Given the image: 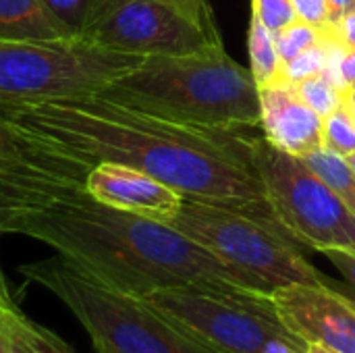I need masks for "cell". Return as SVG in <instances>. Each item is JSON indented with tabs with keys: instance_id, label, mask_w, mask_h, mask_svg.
Wrapping results in <instances>:
<instances>
[{
	"instance_id": "obj_1",
	"label": "cell",
	"mask_w": 355,
	"mask_h": 353,
	"mask_svg": "<svg viewBox=\"0 0 355 353\" xmlns=\"http://www.w3.org/2000/svg\"><path fill=\"white\" fill-rule=\"evenodd\" d=\"M89 169L77 158L23 141V154L0 164V235L37 239L137 298L179 287L243 298L270 293L168 223L92 198L85 189Z\"/></svg>"
},
{
	"instance_id": "obj_2",
	"label": "cell",
	"mask_w": 355,
	"mask_h": 353,
	"mask_svg": "<svg viewBox=\"0 0 355 353\" xmlns=\"http://www.w3.org/2000/svg\"><path fill=\"white\" fill-rule=\"evenodd\" d=\"M0 117L23 141L92 166L116 162L139 169L185 198L206 200L281 229L254 162L252 137L239 129L162 119L98 92L0 104Z\"/></svg>"
},
{
	"instance_id": "obj_3",
	"label": "cell",
	"mask_w": 355,
	"mask_h": 353,
	"mask_svg": "<svg viewBox=\"0 0 355 353\" xmlns=\"http://www.w3.org/2000/svg\"><path fill=\"white\" fill-rule=\"evenodd\" d=\"M144 112L204 127H260V89L225 44L191 54L146 56L98 92Z\"/></svg>"
},
{
	"instance_id": "obj_4",
	"label": "cell",
	"mask_w": 355,
	"mask_h": 353,
	"mask_svg": "<svg viewBox=\"0 0 355 353\" xmlns=\"http://www.w3.org/2000/svg\"><path fill=\"white\" fill-rule=\"evenodd\" d=\"M19 273L71 310L89 335L96 353H212L144 298L110 287L60 254L23 264Z\"/></svg>"
},
{
	"instance_id": "obj_5",
	"label": "cell",
	"mask_w": 355,
	"mask_h": 353,
	"mask_svg": "<svg viewBox=\"0 0 355 353\" xmlns=\"http://www.w3.org/2000/svg\"><path fill=\"white\" fill-rule=\"evenodd\" d=\"M168 225L270 291L293 283H329L287 233L250 214L183 196Z\"/></svg>"
},
{
	"instance_id": "obj_6",
	"label": "cell",
	"mask_w": 355,
	"mask_h": 353,
	"mask_svg": "<svg viewBox=\"0 0 355 353\" xmlns=\"http://www.w3.org/2000/svg\"><path fill=\"white\" fill-rule=\"evenodd\" d=\"M144 58L83 37L54 42L0 37V104L96 94L137 69Z\"/></svg>"
},
{
	"instance_id": "obj_7",
	"label": "cell",
	"mask_w": 355,
	"mask_h": 353,
	"mask_svg": "<svg viewBox=\"0 0 355 353\" xmlns=\"http://www.w3.org/2000/svg\"><path fill=\"white\" fill-rule=\"evenodd\" d=\"M252 150L272 216L295 243L320 254L355 252V214L306 158L285 152L264 135L252 137Z\"/></svg>"
},
{
	"instance_id": "obj_8",
	"label": "cell",
	"mask_w": 355,
	"mask_h": 353,
	"mask_svg": "<svg viewBox=\"0 0 355 353\" xmlns=\"http://www.w3.org/2000/svg\"><path fill=\"white\" fill-rule=\"evenodd\" d=\"M144 300L212 353L306 352V345L277 318L268 293L243 298L179 287L154 291Z\"/></svg>"
},
{
	"instance_id": "obj_9",
	"label": "cell",
	"mask_w": 355,
	"mask_h": 353,
	"mask_svg": "<svg viewBox=\"0 0 355 353\" xmlns=\"http://www.w3.org/2000/svg\"><path fill=\"white\" fill-rule=\"evenodd\" d=\"M81 37L137 56L191 54L223 44L216 21H200L173 0H112Z\"/></svg>"
},
{
	"instance_id": "obj_10",
	"label": "cell",
	"mask_w": 355,
	"mask_h": 353,
	"mask_svg": "<svg viewBox=\"0 0 355 353\" xmlns=\"http://www.w3.org/2000/svg\"><path fill=\"white\" fill-rule=\"evenodd\" d=\"M281 325L304 345L355 353V300L324 285H285L268 293Z\"/></svg>"
},
{
	"instance_id": "obj_11",
	"label": "cell",
	"mask_w": 355,
	"mask_h": 353,
	"mask_svg": "<svg viewBox=\"0 0 355 353\" xmlns=\"http://www.w3.org/2000/svg\"><path fill=\"white\" fill-rule=\"evenodd\" d=\"M85 189L98 202L116 210L168 223L183 196L156 177L116 162H98L85 175Z\"/></svg>"
},
{
	"instance_id": "obj_12",
	"label": "cell",
	"mask_w": 355,
	"mask_h": 353,
	"mask_svg": "<svg viewBox=\"0 0 355 353\" xmlns=\"http://www.w3.org/2000/svg\"><path fill=\"white\" fill-rule=\"evenodd\" d=\"M260 127L266 139L295 156L306 158L322 148V117L287 79L260 87Z\"/></svg>"
},
{
	"instance_id": "obj_13",
	"label": "cell",
	"mask_w": 355,
	"mask_h": 353,
	"mask_svg": "<svg viewBox=\"0 0 355 353\" xmlns=\"http://www.w3.org/2000/svg\"><path fill=\"white\" fill-rule=\"evenodd\" d=\"M0 37L54 42L73 35L42 0H0Z\"/></svg>"
},
{
	"instance_id": "obj_14",
	"label": "cell",
	"mask_w": 355,
	"mask_h": 353,
	"mask_svg": "<svg viewBox=\"0 0 355 353\" xmlns=\"http://www.w3.org/2000/svg\"><path fill=\"white\" fill-rule=\"evenodd\" d=\"M2 353H77L54 331L27 318L19 308L0 316Z\"/></svg>"
},
{
	"instance_id": "obj_15",
	"label": "cell",
	"mask_w": 355,
	"mask_h": 353,
	"mask_svg": "<svg viewBox=\"0 0 355 353\" xmlns=\"http://www.w3.org/2000/svg\"><path fill=\"white\" fill-rule=\"evenodd\" d=\"M248 48H250V73L258 89L283 79V60L275 46V33L254 12L248 29Z\"/></svg>"
},
{
	"instance_id": "obj_16",
	"label": "cell",
	"mask_w": 355,
	"mask_h": 353,
	"mask_svg": "<svg viewBox=\"0 0 355 353\" xmlns=\"http://www.w3.org/2000/svg\"><path fill=\"white\" fill-rule=\"evenodd\" d=\"M306 162L355 214V175L347 158L327 148H320L314 154L306 156Z\"/></svg>"
},
{
	"instance_id": "obj_17",
	"label": "cell",
	"mask_w": 355,
	"mask_h": 353,
	"mask_svg": "<svg viewBox=\"0 0 355 353\" xmlns=\"http://www.w3.org/2000/svg\"><path fill=\"white\" fill-rule=\"evenodd\" d=\"M42 2L73 35L81 37L112 0H42Z\"/></svg>"
},
{
	"instance_id": "obj_18",
	"label": "cell",
	"mask_w": 355,
	"mask_h": 353,
	"mask_svg": "<svg viewBox=\"0 0 355 353\" xmlns=\"http://www.w3.org/2000/svg\"><path fill=\"white\" fill-rule=\"evenodd\" d=\"M300 98L314 110L318 112L322 119L327 114H331L333 110L341 108L345 102V94L347 89L337 87L335 83H331L324 75H316V77H308L304 81L293 83Z\"/></svg>"
},
{
	"instance_id": "obj_19",
	"label": "cell",
	"mask_w": 355,
	"mask_h": 353,
	"mask_svg": "<svg viewBox=\"0 0 355 353\" xmlns=\"http://www.w3.org/2000/svg\"><path fill=\"white\" fill-rule=\"evenodd\" d=\"M322 148L341 156L355 152V121L345 104L322 119Z\"/></svg>"
},
{
	"instance_id": "obj_20",
	"label": "cell",
	"mask_w": 355,
	"mask_h": 353,
	"mask_svg": "<svg viewBox=\"0 0 355 353\" xmlns=\"http://www.w3.org/2000/svg\"><path fill=\"white\" fill-rule=\"evenodd\" d=\"M322 35H324V29H318L302 19H295L293 23L285 25L283 29H279L275 33V46H277L281 60L287 62L293 56H297L300 52L318 44L322 40Z\"/></svg>"
},
{
	"instance_id": "obj_21",
	"label": "cell",
	"mask_w": 355,
	"mask_h": 353,
	"mask_svg": "<svg viewBox=\"0 0 355 353\" xmlns=\"http://www.w3.org/2000/svg\"><path fill=\"white\" fill-rule=\"evenodd\" d=\"M324 37H327V29H324V35H322V40L318 44H314L312 48L300 52L291 60L283 62V79H287L289 83H297V81H304L308 77L322 75L324 67H327V44H324Z\"/></svg>"
},
{
	"instance_id": "obj_22",
	"label": "cell",
	"mask_w": 355,
	"mask_h": 353,
	"mask_svg": "<svg viewBox=\"0 0 355 353\" xmlns=\"http://www.w3.org/2000/svg\"><path fill=\"white\" fill-rule=\"evenodd\" d=\"M252 12L272 31L277 33L285 25L297 19L295 6L291 0H252Z\"/></svg>"
},
{
	"instance_id": "obj_23",
	"label": "cell",
	"mask_w": 355,
	"mask_h": 353,
	"mask_svg": "<svg viewBox=\"0 0 355 353\" xmlns=\"http://www.w3.org/2000/svg\"><path fill=\"white\" fill-rule=\"evenodd\" d=\"M297 12V19L318 27L329 29V8L327 0H291Z\"/></svg>"
},
{
	"instance_id": "obj_24",
	"label": "cell",
	"mask_w": 355,
	"mask_h": 353,
	"mask_svg": "<svg viewBox=\"0 0 355 353\" xmlns=\"http://www.w3.org/2000/svg\"><path fill=\"white\" fill-rule=\"evenodd\" d=\"M21 154H23V141L0 117V164L15 162Z\"/></svg>"
},
{
	"instance_id": "obj_25",
	"label": "cell",
	"mask_w": 355,
	"mask_h": 353,
	"mask_svg": "<svg viewBox=\"0 0 355 353\" xmlns=\"http://www.w3.org/2000/svg\"><path fill=\"white\" fill-rule=\"evenodd\" d=\"M324 256L333 262V266L343 275V279L347 281L349 289H352V298L355 300V252L347 250H329L324 252Z\"/></svg>"
},
{
	"instance_id": "obj_26",
	"label": "cell",
	"mask_w": 355,
	"mask_h": 353,
	"mask_svg": "<svg viewBox=\"0 0 355 353\" xmlns=\"http://www.w3.org/2000/svg\"><path fill=\"white\" fill-rule=\"evenodd\" d=\"M333 29L347 48H355V10L347 12Z\"/></svg>"
},
{
	"instance_id": "obj_27",
	"label": "cell",
	"mask_w": 355,
	"mask_h": 353,
	"mask_svg": "<svg viewBox=\"0 0 355 353\" xmlns=\"http://www.w3.org/2000/svg\"><path fill=\"white\" fill-rule=\"evenodd\" d=\"M329 8V27H335L347 12L355 10V0H327Z\"/></svg>"
},
{
	"instance_id": "obj_28",
	"label": "cell",
	"mask_w": 355,
	"mask_h": 353,
	"mask_svg": "<svg viewBox=\"0 0 355 353\" xmlns=\"http://www.w3.org/2000/svg\"><path fill=\"white\" fill-rule=\"evenodd\" d=\"M341 77L347 87L355 85V48H349L341 60Z\"/></svg>"
},
{
	"instance_id": "obj_29",
	"label": "cell",
	"mask_w": 355,
	"mask_h": 353,
	"mask_svg": "<svg viewBox=\"0 0 355 353\" xmlns=\"http://www.w3.org/2000/svg\"><path fill=\"white\" fill-rule=\"evenodd\" d=\"M12 308H17V304H15V300L10 298L8 287H6V281H4L2 270H0V316L6 314V312L12 310Z\"/></svg>"
},
{
	"instance_id": "obj_30",
	"label": "cell",
	"mask_w": 355,
	"mask_h": 353,
	"mask_svg": "<svg viewBox=\"0 0 355 353\" xmlns=\"http://www.w3.org/2000/svg\"><path fill=\"white\" fill-rule=\"evenodd\" d=\"M343 104H345V108L352 112V117H354V121H355V89L354 87H349V89H347V94H345V102H343Z\"/></svg>"
},
{
	"instance_id": "obj_31",
	"label": "cell",
	"mask_w": 355,
	"mask_h": 353,
	"mask_svg": "<svg viewBox=\"0 0 355 353\" xmlns=\"http://www.w3.org/2000/svg\"><path fill=\"white\" fill-rule=\"evenodd\" d=\"M304 353H335V352H331V350H324V347H320V345H314V343H308V345H306V352Z\"/></svg>"
},
{
	"instance_id": "obj_32",
	"label": "cell",
	"mask_w": 355,
	"mask_h": 353,
	"mask_svg": "<svg viewBox=\"0 0 355 353\" xmlns=\"http://www.w3.org/2000/svg\"><path fill=\"white\" fill-rule=\"evenodd\" d=\"M347 158V162H349V166H352V171H354L355 175V152L354 154H349V156H345Z\"/></svg>"
},
{
	"instance_id": "obj_33",
	"label": "cell",
	"mask_w": 355,
	"mask_h": 353,
	"mask_svg": "<svg viewBox=\"0 0 355 353\" xmlns=\"http://www.w3.org/2000/svg\"><path fill=\"white\" fill-rule=\"evenodd\" d=\"M0 353H2V343H0Z\"/></svg>"
},
{
	"instance_id": "obj_34",
	"label": "cell",
	"mask_w": 355,
	"mask_h": 353,
	"mask_svg": "<svg viewBox=\"0 0 355 353\" xmlns=\"http://www.w3.org/2000/svg\"><path fill=\"white\" fill-rule=\"evenodd\" d=\"M354 89H355V85H354Z\"/></svg>"
}]
</instances>
